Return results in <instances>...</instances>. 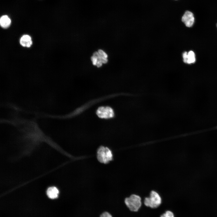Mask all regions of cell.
Wrapping results in <instances>:
<instances>
[{"mask_svg":"<svg viewBox=\"0 0 217 217\" xmlns=\"http://www.w3.org/2000/svg\"><path fill=\"white\" fill-rule=\"evenodd\" d=\"M162 203L161 197L159 194L154 190L151 191L149 196L145 198L144 200V205L152 209L159 207Z\"/></svg>","mask_w":217,"mask_h":217,"instance_id":"2","label":"cell"},{"mask_svg":"<svg viewBox=\"0 0 217 217\" xmlns=\"http://www.w3.org/2000/svg\"><path fill=\"white\" fill-rule=\"evenodd\" d=\"M181 20L186 27H192L195 21L193 14L190 11H186L182 17Z\"/></svg>","mask_w":217,"mask_h":217,"instance_id":"5","label":"cell"},{"mask_svg":"<svg viewBox=\"0 0 217 217\" xmlns=\"http://www.w3.org/2000/svg\"><path fill=\"white\" fill-rule=\"evenodd\" d=\"M164 213L166 217H175L174 213L171 210H167Z\"/></svg>","mask_w":217,"mask_h":217,"instance_id":"11","label":"cell"},{"mask_svg":"<svg viewBox=\"0 0 217 217\" xmlns=\"http://www.w3.org/2000/svg\"><path fill=\"white\" fill-rule=\"evenodd\" d=\"M46 193L47 196L49 198L51 199H54L58 197L59 191L55 187H50L47 189Z\"/></svg>","mask_w":217,"mask_h":217,"instance_id":"8","label":"cell"},{"mask_svg":"<svg viewBox=\"0 0 217 217\" xmlns=\"http://www.w3.org/2000/svg\"><path fill=\"white\" fill-rule=\"evenodd\" d=\"M160 217H166L165 213L162 214L160 216Z\"/></svg>","mask_w":217,"mask_h":217,"instance_id":"15","label":"cell"},{"mask_svg":"<svg viewBox=\"0 0 217 217\" xmlns=\"http://www.w3.org/2000/svg\"><path fill=\"white\" fill-rule=\"evenodd\" d=\"M98 53L99 54L105 58H107L108 56L101 49L99 50Z\"/></svg>","mask_w":217,"mask_h":217,"instance_id":"13","label":"cell"},{"mask_svg":"<svg viewBox=\"0 0 217 217\" xmlns=\"http://www.w3.org/2000/svg\"><path fill=\"white\" fill-rule=\"evenodd\" d=\"M91 59L94 65H96L97 62V58L94 56L91 57Z\"/></svg>","mask_w":217,"mask_h":217,"instance_id":"14","label":"cell"},{"mask_svg":"<svg viewBox=\"0 0 217 217\" xmlns=\"http://www.w3.org/2000/svg\"><path fill=\"white\" fill-rule=\"evenodd\" d=\"M93 56L98 58L102 62V63H106L108 61V60L106 58H105L99 54L98 52H95L93 53Z\"/></svg>","mask_w":217,"mask_h":217,"instance_id":"10","label":"cell"},{"mask_svg":"<svg viewBox=\"0 0 217 217\" xmlns=\"http://www.w3.org/2000/svg\"><path fill=\"white\" fill-rule=\"evenodd\" d=\"M100 217H112L111 215L109 212H106L102 213L100 215Z\"/></svg>","mask_w":217,"mask_h":217,"instance_id":"12","label":"cell"},{"mask_svg":"<svg viewBox=\"0 0 217 217\" xmlns=\"http://www.w3.org/2000/svg\"><path fill=\"white\" fill-rule=\"evenodd\" d=\"M182 57L184 62L188 64L194 63L196 61L195 54L192 51L184 52Z\"/></svg>","mask_w":217,"mask_h":217,"instance_id":"6","label":"cell"},{"mask_svg":"<svg viewBox=\"0 0 217 217\" xmlns=\"http://www.w3.org/2000/svg\"><path fill=\"white\" fill-rule=\"evenodd\" d=\"M20 43L24 47H30L32 44L31 37L27 35H23L20 39Z\"/></svg>","mask_w":217,"mask_h":217,"instance_id":"7","label":"cell"},{"mask_svg":"<svg viewBox=\"0 0 217 217\" xmlns=\"http://www.w3.org/2000/svg\"><path fill=\"white\" fill-rule=\"evenodd\" d=\"M97 158L101 163L106 164L111 161L113 155L111 151L108 147H100L97 151Z\"/></svg>","mask_w":217,"mask_h":217,"instance_id":"3","label":"cell"},{"mask_svg":"<svg viewBox=\"0 0 217 217\" xmlns=\"http://www.w3.org/2000/svg\"><path fill=\"white\" fill-rule=\"evenodd\" d=\"M216 26H217V25H216Z\"/></svg>","mask_w":217,"mask_h":217,"instance_id":"16","label":"cell"},{"mask_svg":"<svg viewBox=\"0 0 217 217\" xmlns=\"http://www.w3.org/2000/svg\"><path fill=\"white\" fill-rule=\"evenodd\" d=\"M96 114L99 118L105 119L113 118L114 115L113 109L108 106L99 107L97 110Z\"/></svg>","mask_w":217,"mask_h":217,"instance_id":"4","label":"cell"},{"mask_svg":"<svg viewBox=\"0 0 217 217\" xmlns=\"http://www.w3.org/2000/svg\"><path fill=\"white\" fill-rule=\"evenodd\" d=\"M142 199L139 195L132 194L125 198V204L129 209L133 212H137L142 205Z\"/></svg>","mask_w":217,"mask_h":217,"instance_id":"1","label":"cell"},{"mask_svg":"<svg viewBox=\"0 0 217 217\" xmlns=\"http://www.w3.org/2000/svg\"><path fill=\"white\" fill-rule=\"evenodd\" d=\"M11 20L9 17L6 15L2 16L0 19V24L2 27L7 28L10 25Z\"/></svg>","mask_w":217,"mask_h":217,"instance_id":"9","label":"cell"}]
</instances>
